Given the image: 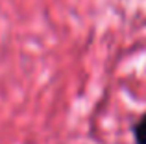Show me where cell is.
I'll return each instance as SVG.
<instances>
[{"label":"cell","instance_id":"obj_1","mask_svg":"<svg viewBox=\"0 0 146 144\" xmlns=\"http://www.w3.org/2000/svg\"><path fill=\"white\" fill-rule=\"evenodd\" d=\"M133 139H135V144H146V113L133 126Z\"/></svg>","mask_w":146,"mask_h":144}]
</instances>
